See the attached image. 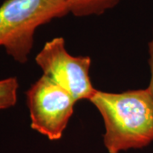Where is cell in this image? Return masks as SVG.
<instances>
[{
	"mask_svg": "<svg viewBox=\"0 0 153 153\" xmlns=\"http://www.w3.org/2000/svg\"><path fill=\"white\" fill-rule=\"evenodd\" d=\"M89 101L104 121L103 143L108 153L141 149L153 142V97L148 88L122 93L97 89Z\"/></svg>",
	"mask_w": 153,
	"mask_h": 153,
	"instance_id": "cell-1",
	"label": "cell"
},
{
	"mask_svg": "<svg viewBox=\"0 0 153 153\" xmlns=\"http://www.w3.org/2000/svg\"><path fill=\"white\" fill-rule=\"evenodd\" d=\"M67 14V0H5L0 5V47L13 60L25 64L37 29Z\"/></svg>",
	"mask_w": 153,
	"mask_h": 153,
	"instance_id": "cell-2",
	"label": "cell"
},
{
	"mask_svg": "<svg viewBox=\"0 0 153 153\" xmlns=\"http://www.w3.org/2000/svg\"><path fill=\"white\" fill-rule=\"evenodd\" d=\"M31 128L49 140L62 138L77 102L66 89L42 75L26 92Z\"/></svg>",
	"mask_w": 153,
	"mask_h": 153,
	"instance_id": "cell-3",
	"label": "cell"
},
{
	"mask_svg": "<svg viewBox=\"0 0 153 153\" xmlns=\"http://www.w3.org/2000/svg\"><path fill=\"white\" fill-rule=\"evenodd\" d=\"M36 63L60 87L71 94L76 101L89 100L97 90L90 79L89 56H73L66 49L62 37H56L46 42L35 58Z\"/></svg>",
	"mask_w": 153,
	"mask_h": 153,
	"instance_id": "cell-4",
	"label": "cell"
},
{
	"mask_svg": "<svg viewBox=\"0 0 153 153\" xmlns=\"http://www.w3.org/2000/svg\"><path fill=\"white\" fill-rule=\"evenodd\" d=\"M69 12L76 17L100 16L113 9L120 0H67Z\"/></svg>",
	"mask_w": 153,
	"mask_h": 153,
	"instance_id": "cell-5",
	"label": "cell"
},
{
	"mask_svg": "<svg viewBox=\"0 0 153 153\" xmlns=\"http://www.w3.org/2000/svg\"><path fill=\"white\" fill-rule=\"evenodd\" d=\"M19 82L16 76L0 80V110L10 108L16 104Z\"/></svg>",
	"mask_w": 153,
	"mask_h": 153,
	"instance_id": "cell-6",
	"label": "cell"
},
{
	"mask_svg": "<svg viewBox=\"0 0 153 153\" xmlns=\"http://www.w3.org/2000/svg\"><path fill=\"white\" fill-rule=\"evenodd\" d=\"M148 51H149V66H150V71H151V78H150V82H149V86L147 88L153 97V32L152 38L148 44Z\"/></svg>",
	"mask_w": 153,
	"mask_h": 153,
	"instance_id": "cell-7",
	"label": "cell"
}]
</instances>
